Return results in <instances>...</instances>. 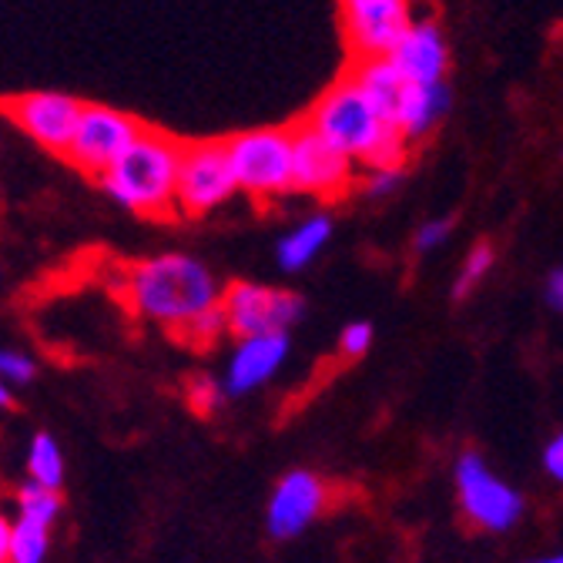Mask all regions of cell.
<instances>
[{"instance_id": "d6a6232c", "label": "cell", "mask_w": 563, "mask_h": 563, "mask_svg": "<svg viewBox=\"0 0 563 563\" xmlns=\"http://www.w3.org/2000/svg\"><path fill=\"white\" fill-rule=\"evenodd\" d=\"M560 162H563V148H560Z\"/></svg>"}, {"instance_id": "6da1fadb", "label": "cell", "mask_w": 563, "mask_h": 563, "mask_svg": "<svg viewBox=\"0 0 563 563\" xmlns=\"http://www.w3.org/2000/svg\"><path fill=\"white\" fill-rule=\"evenodd\" d=\"M222 278L188 252H162L137 262L124 275V299L134 316L178 335L191 319L219 309Z\"/></svg>"}, {"instance_id": "2e32d148", "label": "cell", "mask_w": 563, "mask_h": 563, "mask_svg": "<svg viewBox=\"0 0 563 563\" xmlns=\"http://www.w3.org/2000/svg\"><path fill=\"white\" fill-rule=\"evenodd\" d=\"M352 81H356L366 91V98L376 104V111L393 128H399L402 108H406V98H409L412 85L399 75V67L389 57H366V60H360L356 70H352Z\"/></svg>"}, {"instance_id": "ba28073f", "label": "cell", "mask_w": 563, "mask_h": 563, "mask_svg": "<svg viewBox=\"0 0 563 563\" xmlns=\"http://www.w3.org/2000/svg\"><path fill=\"white\" fill-rule=\"evenodd\" d=\"M141 131H145V124L131 114H124V111H118V108L85 104L75 141H70L64 158L75 168H81L85 175L101 178L141 137Z\"/></svg>"}, {"instance_id": "d6986e66", "label": "cell", "mask_w": 563, "mask_h": 563, "mask_svg": "<svg viewBox=\"0 0 563 563\" xmlns=\"http://www.w3.org/2000/svg\"><path fill=\"white\" fill-rule=\"evenodd\" d=\"M60 489H51V486H41L34 479L21 483L14 489V517L18 520H37V523H47L54 527V520L60 517Z\"/></svg>"}, {"instance_id": "ffe728a7", "label": "cell", "mask_w": 563, "mask_h": 563, "mask_svg": "<svg viewBox=\"0 0 563 563\" xmlns=\"http://www.w3.org/2000/svg\"><path fill=\"white\" fill-rule=\"evenodd\" d=\"M51 550V527L37 520H18L14 517V537H11V563H44Z\"/></svg>"}, {"instance_id": "7c38bea8", "label": "cell", "mask_w": 563, "mask_h": 563, "mask_svg": "<svg viewBox=\"0 0 563 563\" xmlns=\"http://www.w3.org/2000/svg\"><path fill=\"white\" fill-rule=\"evenodd\" d=\"M356 162L309 124L296 131V191L312 198H339L356 181Z\"/></svg>"}, {"instance_id": "f1b7e54d", "label": "cell", "mask_w": 563, "mask_h": 563, "mask_svg": "<svg viewBox=\"0 0 563 563\" xmlns=\"http://www.w3.org/2000/svg\"><path fill=\"white\" fill-rule=\"evenodd\" d=\"M543 296H547V306H550V309L563 312V268H553V272H550Z\"/></svg>"}, {"instance_id": "7a4b0ae2", "label": "cell", "mask_w": 563, "mask_h": 563, "mask_svg": "<svg viewBox=\"0 0 563 563\" xmlns=\"http://www.w3.org/2000/svg\"><path fill=\"white\" fill-rule=\"evenodd\" d=\"M312 131H319L335 148H342L352 162L373 168V165H402L409 141L399 128H393L376 104L366 98V91L345 78L332 85L306 121Z\"/></svg>"}, {"instance_id": "1f68e13d", "label": "cell", "mask_w": 563, "mask_h": 563, "mask_svg": "<svg viewBox=\"0 0 563 563\" xmlns=\"http://www.w3.org/2000/svg\"><path fill=\"white\" fill-rule=\"evenodd\" d=\"M523 563H563V553H550V556H537V560H523Z\"/></svg>"}, {"instance_id": "cb8c5ba5", "label": "cell", "mask_w": 563, "mask_h": 563, "mask_svg": "<svg viewBox=\"0 0 563 563\" xmlns=\"http://www.w3.org/2000/svg\"><path fill=\"white\" fill-rule=\"evenodd\" d=\"M453 229H456V222H453L450 216L427 219V222H422V225L416 229V235H412V249H416V255L440 252V249L453 239Z\"/></svg>"}, {"instance_id": "44dd1931", "label": "cell", "mask_w": 563, "mask_h": 563, "mask_svg": "<svg viewBox=\"0 0 563 563\" xmlns=\"http://www.w3.org/2000/svg\"><path fill=\"white\" fill-rule=\"evenodd\" d=\"M493 262H497V252H493V245H486V242L473 245V249L466 252L463 265L456 268V278H453V289H450V296H453L456 302L470 299V296L479 289V282L489 275Z\"/></svg>"}, {"instance_id": "8fae6325", "label": "cell", "mask_w": 563, "mask_h": 563, "mask_svg": "<svg viewBox=\"0 0 563 563\" xmlns=\"http://www.w3.org/2000/svg\"><path fill=\"white\" fill-rule=\"evenodd\" d=\"M345 37L352 51L366 57H386L399 37L409 31L412 18V0H339Z\"/></svg>"}, {"instance_id": "3957f363", "label": "cell", "mask_w": 563, "mask_h": 563, "mask_svg": "<svg viewBox=\"0 0 563 563\" xmlns=\"http://www.w3.org/2000/svg\"><path fill=\"white\" fill-rule=\"evenodd\" d=\"M178 168H181V141L145 128L134 145L98 178L104 195L134 211V216L165 219L178 211Z\"/></svg>"}, {"instance_id": "9c48e42d", "label": "cell", "mask_w": 563, "mask_h": 563, "mask_svg": "<svg viewBox=\"0 0 563 563\" xmlns=\"http://www.w3.org/2000/svg\"><path fill=\"white\" fill-rule=\"evenodd\" d=\"M85 104L64 91H31L4 104V114L44 152L67 155Z\"/></svg>"}, {"instance_id": "277c9868", "label": "cell", "mask_w": 563, "mask_h": 563, "mask_svg": "<svg viewBox=\"0 0 563 563\" xmlns=\"http://www.w3.org/2000/svg\"><path fill=\"white\" fill-rule=\"evenodd\" d=\"M225 145L242 195L255 201H272L296 191V131L252 128L232 134Z\"/></svg>"}, {"instance_id": "5bb4252c", "label": "cell", "mask_w": 563, "mask_h": 563, "mask_svg": "<svg viewBox=\"0 0 563 563\" xmlns=\"http://www.w3.org/2000/svg\"><path fill=\"white\" fill-rule=\"evenodd\" d=\"M399 75L409 85H437L446 81L450 70V44L443 27L433 18H419L409 24V31L399 37V44L386 54Z\"/></svg>"}, {"instance_id": "7402d4cb", "label": "cell", "mask_w": 563, "mask_h": 563, "mask_svg": "<svg viewBox=\"0 0 563 563\" xmlns=\"http://www.w3.org/2000/svg\"><path fill=\"white\" fill-rule=\"evenodd\" d=\"M222 335H229V319H225V309L219 306V309H211V312L191 319L175 339H181V342H188L195 349H211Z\"/></svg>"}, {"instance_id": "484cf974", "label": "cell", "mask_w": 563, "mask_h": 563, "mask_svg": "<svg viewBox=\"0 0 563 563\" xmlns=\"http://www.w3.org/2000/svg\"><path fill=\"white\" fill-rule=\"evenodd\" d=\"M37 376V363L21 349H8L0 345V379L8 386H24Z\"/></svg>"}, {"instance_id": "ac0fdd59", "label": "cell", "mask_w": 563, "mask_h": 563, "mask_svg": "<svg viewBox=\"0 0 563 563\" xmlns=\"http://www.w3.org/2000/svg\"><path fill=\"white\" fill-rule=\"evenodd\" d=\"M64 473H67V466H64L60 443L51 433H37L27 446V479L51 486V489H60Z\"/></svg>"}, {"instance_id": "f546056e", "label": "cell", "mask_w": 563, "mask_h": 563, "mask_svg": "<svg viewBox=\"0 0 563 563\" xmlns=\"http://www.w3.org/2000/svg\"><path fill=\"white\" fill-rule=\"evenodd\" d=\"M11 537H14V517L0 507V563H11Z\"/></svg>"}, {"instance_id": "4dcf8cb0", "label": "cell", "mask_w": 563, "mask_h": 563, "mask_svg": "<svg viewBox=\"0 0 563 563\" xmlns=\"http://www.w3.org/2000/svg\"><path fill=\"white\" fill-rule=\"evenodd\" d=\"M11 406H14V393L4 379H0V409H11Z\"/></svg>"}, {"instance_id": "9a60e30c", "label": "cell", "mask_w": 563, "mask_h": 563, "mask_svg": "<svg viewBox=\"0 0 563 563\" xmlns=\"http://www.w3.org/2000/svg\"><path fill=\"white\" fill-rule=\"evenodd\" d=\"M332 235H335V222H332L329 211H322V208L309 211V216L299 225H292L286 235H278V242H275V265L282 272H289V275L306 272L329 249Z\"/></svg>"}, {"instance_id": "5b68a950", "label": "cell", "mask_w": 563, "mask_h": 563, "mask_svg": "<svg viewBox=\"0 0 563 563\" xmlns=\"http://www.w3.org/2000/svg\"><path fill=\"white\" fill-rule=\"evenodd\" d=\"M453 483H456V500L463 517L486 533H507L527 514L523 493L514 483H507L500 473H493L479 453H463L456 460Z\"/></svg>"}, {"instance_id": "83f0119b", "label": "cell", "mask_w": 563, "mask_h": 563, "mask_svg": "<svg viewBox=\"0 0 563 563\" xmlns=\"http://www.w3.org/2000/svg\"><path fill=\"white\" fill-rule=\"evenodd\" d=\"M540 463H543V473H547L553 483H560V486H563V430H560V433L543 446Z\"/></svg>"}, {"instance_id": "d4e9b609", "label": "cell", "mask_w": 563, "mask_h": 563, "mask_svg": "<svg viewBox=\"0 0 563 563\" xmlns=\"http://www.w3.org/2000/svg\"><path fill=\"white\" fill-rule=\"evenodd\" d=\"M373 339H376V325L366 319H356L339 332V352L345 360H363L373 349Z\"/></svg>"}, {"instance_id": "603a6c76", "label": "cell", "mask_w": 563, "mask_h": 563, "mask_svg": "<svg viewBox=\"0 0 563 563\" xmlns=\"http://www.w3.org/2000/svg\"><path fill=\"white\" fill-rule=\"evenodd\" d=\"M185 396H188V406H191L198 416L219 412V409H222V402L229 399L225 383H222V379H211V376H205V373H198V376H191V379H188Z\"/></svg>"}, {"instance_id": "e0dca14e", "label": "cell", "mask_w": 563, "mask_h": 563, "mask_svg": "<svg viewBox=\"0 0 563 563\" xmlns=\"http://www.w3.org/2000/svg\"><path fill=\"white\" fill-rule=\"evenodd\" d=\"M453 108V88L446 81H437V85H412L409 88V98H406V108H402V121H399V131L409 145L427 137Z\"/></svg>"}, {"instance_id": "30bf717a", "label": "cell", "mask_w": 563, "mask_h": 563, "mask_svg": "<svg viewBox=\"0 0 563 563\" xmlns=\"http://www.w3.org/2000/svg\"><path fill=\"white\" fill-rule=\"evenodd\" d=\"M329 486L312 470H289L282 476L265 507V530L272 540H296L302 537L325 510Z\"/></svg>"}, {"instance_id": "4316f807", "label": "cell", "mask_w": 563, "mask_h": 563, "mask_svg": "<svg viewBox=\"0 0 563 563\" xmlns=\"http://www.w3.org/2000/svg\"><path fill=\"white\" fill-rule=\"evenodd\" d=\"M402 178H406L402 165H373V168H363V191L369 198H386L402 185Z\"/></svg>"}, {"instance_id": "8992f818", "label": "cell", "mask_w": 563, "mask_h": 563, "mask_svg": "<svg viewBox=\"0 0 563 563\" xmlns=\"http://www.w3.org/2000/svg\"><path fill=\"white\" fill-rule=\"evenodd\" d=\"M222 309H225L232 339L289 332L309 312L299 292L265 286V282H232V286H225Z\"/></svg>"}, {"instance_id": "52a82bcc", "label": "cell", "mask_w": 563, "mask_h": 563, "mask_svg": "<svg viewBox=\"0 0 563 563\" xmlns=\"http://www.w3.org/2000/svg\"><path fill=\"white\" fill-rule=\"evenodd\" d=\"M239 195V178L225 141H188L181 145L178 168V211L181 216H208Z\"/></svg>"}, {"instance_id": "4fadbf2b", "label": "cell", "mask_w": 563, "mask_h": 563, "mask_svg": "<svg viewBox=\"0 0 563 563\" xmlns=\"http://www.w3.org/2000/svg\"><path fill=\"white\" fill-rule=\"evenodd\" d=\"M289 352H292L289 332L235 339L229 360H225V373H222L225 393L232 399H242V396L265 389L282 373V366L289 363Z\"/></svg>"}]
</instances>
